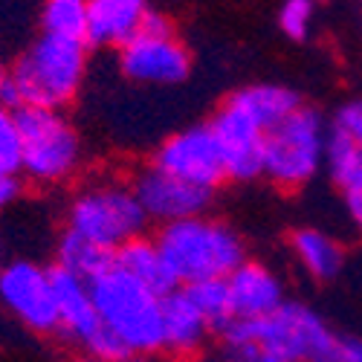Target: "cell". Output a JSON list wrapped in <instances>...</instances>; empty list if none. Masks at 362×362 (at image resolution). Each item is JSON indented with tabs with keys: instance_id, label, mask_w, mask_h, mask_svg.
Wrapping results in <instances>:
<instances>
[{
	"instance_id": "obj_1",
	"label": "cell",
	"mask_w": 362,
	"mask_h": 362,
	"mask_svg": "<svg viewBox=\"0 0 362 362\" xmlns=\"http://www.w3.org/2000/svg\"><path fill=\"white\" fill-rule=\"evenodd\" d=\"M229 362H325L334 345L330 325L301 301L221 330Z\"/></svg>"
},
{
	"instance_id": "obj_2",
	"label": "cell",
	"mask_w": 362,
	"mask_h": 362,
	"mask_svg": "<svg viewBox=\"0 0 362 362\" xmlns=\"http://www.w3.org/2000/svg\"><path fill=\"white\" fill-rule=\"evenodd\" d=\"M107 337L125 356L163 351V296L110 264L87 281Z\"/></svg>"
},
{
	"instance_id": "obj_3",
	"label": "cell",
	"mask_w": 362,
	"mask_h": 362,
	"mask_svg": "<svg viewBox=\"0 0 362 362\" xmlns=\"http://www.w3.org/2000/svg\"><path fill=\"white\" fill-rule=\"evenodd\" d=\"M154 244L165 261L174 287L221 281L247 261L240 235L206 215L160 226Z\"/></svg>"
},
{
	"instance_id": "obj_4",
	"label": "cell",
	"mask_w": 362,
	"mask_h": 362,
	"mask_svg": "<svg viewBox=\"0 0 362 362\" xmlns=\"http://www.w3.org/2000/svg\"><path fill=\"white\" fill-rule=\"evenodd\" d=\"M87 76V41L41 33L9 70V102L18 107L62 110L70 105Z\"/></svg>"
},
{
	"instance_id": "obj_5",
	"label": "cell",
	"mask_w": 362,
	"mask_h": 362,
	"mask_svg": "<svg viewBox=\"0 0 362 362\" xmlns=\"http://www.w3.org/2000/svg\"><path fill=\"white\" fill-rule=\"evenodd\" d=\"M145 223L148 218L136 200L134 183L125 180H93L70 200L67 209V232L102 247L110 255L142 238Z\"/></svg>"
},
{
	"instance_id": "obj_6",
	"label": "cell",
	"mask_w": 362,
	"mask_h": 362,
	"mask_svg": "<svg viewBox=\"0 0 362 362\" xmlns=\"http://www.w3.org/2000/svg\"><path fill=\"white\" fill-rule=\"evenodd\" d=\"M21 174L38 186H58L78 171L84 148L76 125L62 110L18 107Z\"/></svg>"
},
{
	"instance_id": "obj_7",
	"label": "cell",
	"mask_w": 362,
	"mask_h": 362,
	"mask_svg": "<svg viewBox=\"0 0 362 362\" xmlns=\"http://www.w3.org/2000/svg\"><path fill=\"white\" fill-rule=\"evenodd\" d=\"M327 128L325 119L313 107H296L273 125L264 136V168L267 177L279 189H301L325 165Z\"/></svg>"
},
{
	"instance_id": "obj_8",
	"label": "cell",
	"mask_w": 362,
	"mask_h": 362,
	"mask_svg": "<svg viewBox=\"0 0 362 362\" xmlns=\"http://www.w3.org/2000/svg\"><path fill=\"white\" fill-rule=\"evenodd\" d=\"M119 70L136 84L174 87L189 78L192 55L174 35L171 23L160 12H151L139 33L125 47H119Z\"/></svg>"
},
{
	"instance_id": "obj_9",
	"label": "cell",
	"mask_w": 362,
	"mask_h": 362,
	"mask_svg": "<svg viewBox=\"0 0 362 362\" xmlns=\"http://www.w3.org/2000/svg\"><path fill=\"white\" fill-rule=\"evenodd\" d=\"M52 290H55V313H58V330L78 345L84 354H90L99 362H116L122 359L119 348L107 337V330L96 313L90 284L67 269H52Z\"/></svg>"
},
{
	"instance_id": "obj_10",
	"label": "cell",
	"mask_w": 362,
	"mask_h": 362,
	"mask_svg": "<svg viewBox=\"0 0 362 362\" xmlns=\"http://www.w3.org/2000/svg\"><path fill=\"white\" fill-rule=\"evenodd\" d=\"M0 308L18 325L35 330V334H52V330H58L52 269L35 261L6 264L0 269Z\"/></svg>"
},
{
	"instance_id": "obj_11",
	"label": "cell",
	"mask_w": 362,
	"mask_h": 362,
	"mask_svg": "<svg viewBox=\"0 0 362 362\" xmlns=\"http://www.w3.org/2000/svg\"><path fill=\"white\" fill-rule=\"evenodd\" d=\"M154 165L177 180H186V183L209 189V192H215L221 180H226L221 148L209 125H192V128L171 134L157 148Z\"/></svg>"
},
{
	"instance_id": "obj_12",
	"label": "cell",
	"mask_w": 362,
	"mask_h": 362,
	"mask_svg": "<svg viewBox=\"0 0 362 362\" xmlns=\"http://www.w3.org/2000/svg\"><path fill=\"white\" fill-rule=\"evenodd\" d=\"M218 148H221V157L226 165V177L232 180H255L261 177L264 168V136L267 128L258 125L255 119L240 107L232 96L221 105V110L215 113V119L209 122Z\"/></svg>"
},
{
	"instance_id": "obj_13",
	"label": "cell",
	"mask_w": 362,
	"mask_h": 362,
	"mask_svg": "<svg viewBox=\"0 0 362 362\" xmlns=\"http://www.w3.org/2000/svg\"><path fill=\"white\" fill-rule=\"evenodd\" d=\"M134 192H136V200L142 206L145 218L157 221L160 226L206 215V209L212 206V197H215L209 189L177 180L160 171L157 165L139 171V177L134 180Z\"/></svg>"
},
{
	"instance_id": "obj_14",
	"label": "cell",
	"mask_w": 362,
	"mask_h": 362,
	"mask_svg": "<svg viewBox=\"0 0 362 362\" xmlns=\"http://www.w3.org/2000/svg\"><path fill=\"white\" fill-rule=\"evenodd\" d=\"M226 293H229V308L232 322L258 319L267 316L284 305V284L269 267L244 261L238 269L226 276Z\"/></svg>"
},
{
	"instance_id": "obj_15",
	"label": "cell",
	"mask_w": 362,
	"mask_h": 362,
	"mask_svg": "<svg viewBox=\"0 0 362 362\" xmlns=\"http://www.w3.org/2000/svg\"><path fill=\"white\" fill-rule=\"evenodd\" d=\"M151 12V0H87L84 41L93 47H125Z\"/></svg>"
},
{
	"instance_id": "obj_16",
	"label": "cell",
	"mask_w": 362,
	"mask_h": 362,
	"mask_svg": "<svg viewBox=\"0 0 362 362\" xmlns=\"http://www.w3.org/2000/svg\"><path fill=\"white\" fill-rule=\"evenodd\" d=\"M212 334L206 316L186 290L163 296V351L171 356H194Z\"/></svg>"
},
{
	"instance_id": "obj_17",
	"label": "cell",
	"mask_w": 362,
	"mask_h": 362,
	"mask_svg": "<svg viewBox=\"0 0 362 362\" xmlns=\"http://www.w3.org/2000/svg\"><path fill=\"white\" fill-rule=\"evenodd\" d=\"M290 250H293L296 264L305 269L313 281H334L345 267L342 244L334 235H327L325 229H313V226L296 229L290 235Z\"/></svg>"
},
{
	"instance_id": "obj_18",
	"label": "cell",
	"mask_w": 362,
	"mask_h": 362,
	"mask_svg": "<svg viewBox=\"0 0 362 362\" xmlns=\"http://www.w3.org/2000/svg\"><path fill=\"white\" fill-rule=\"evenodd\" d=\"M113 264L119 269H125L128 276H134L136 281H142L145 287L160 293V296H168L171 290H177L154 240H145V238L131 240V244H125L113 255Z\"/></svg>"
},
{
	"instance_id": "obj_19",
	"label": "cell",
	"mask_w": 362,
	"mask_h": 362,
	"mask_svg": "<svg viewBox=\"0 0 362 362\" xmlns=\"http://www.w3.org/2000/svg\"><path fill=\"white\" fill-rule=\"evenodd\" d=\"M232 99L267 131L279 125L284 116H290L301 105L298 96L284 84H250L244 90H238V93H232Z\"/></svg>"
},
{
	"instance_id": "obj_20",
	"label": "cell",
	"mask_w": 362,
	"mask_h": 362,
	"mask_svg": "<svg viewBox=\"0 0 362 362\" xmlns=\"http://www.w3.org/2000/svg\"><path fill=\"white\" fill-rule=\"evenodd\" d=\"M325 165L330 180L337 183L342 194H359L362 192V148L339 134L337 128L327 131V148H325Z\"/></svg>"
},
{
	"instance_id": "obj_21",
	"label": "cell",
	"mask_w": 362,
	"mask_h": 362,
	"mask_svg": "<svg viewBox=\"0 0 362 362\" xmlns=\"http://www.w3.org/2000/svg\"><path fill=\"white\" fill-rule=\"evenodd\" d=\"M110 264H113L110 252H105L102 247L90 244V240L64 229L62 240H58V269H67V273L90 281L93 276H99L102 269H107Z\"/></svg>"
},
{
	"instance_id": "obj_22",
	"label": "cell",
	"mask_w": 362,
	"mask_h": 362,
	"mask_svg": "<svg viewBox=\"0 0 362 362\" xmlns=\"http://www.w3.org/2000/svg\"><path fill=\"white\" fill-rule=\"evenodd\" d=\"M41 26L47 35L84 41L87 35V0H47L41 9Z\"/></svg>"
},
{
	"instance_id": "obj_23",
	"label": "cell",
	"mask_w": 362,
	"mask_h": 362,
	"mask_svg": "<svg viewBox=\"0 0 362 362\" xmlns=\"http://www.w3.org/2000/svg\"><path fill=\"white\" fill-rule=\"evenodd\" d=\"M192 301L197 305V310L206 316L209 327L212 330H223L232 325V308H229V293H226V279L221 281H203L194 287H183Z\"/></svg>"
},
{
	"instance_id": "obj_24",
	"label": "cell",
	"mask_w": 362,
	"mask_h": 362,
	"mask_svg": "<svg viewBox=\"0 0 362 362\" xmlns=\"http://www.w3.org/2000/svg\"><path fill=\"white\" fill-rule=\"evenodd\" d=\"M0 174H21V128L18 113L0 105Z\"/></svg>"
},
{
	"instance_id": "obj_25",
	"label": "cell",
	"mask_w": 362,
	"mask_h": 362,
	"mask_svg": "<svg viewBox=\"0 0 362 362\" xmlns=\"http://www.w3.org/2000/svg\"><path fill=\"white\" fill-rule=\"evenodd\" d=\"M313 18H316L313 0H284L281 9H279V26H281V33L293 41H305L310 35Z\"/></svg>"
},
{
	"instance_id": "obj_26",
	"label": "cell",
	"mask_w": 362,
	"mask_h": 362,
	"mask_svg": "<svg viewBox=\"0 0 362 362\" xmlns=\"http://www.w3.org/2000/svg\"><path fill=\"white\" fill-rule=\"evenodd\" d=\"M334 128H337L339 134H345L348 139H354V142L362 148V99L348 102V105L337 113Z\"/></svg>"
},
{
	"instance_id": "obj_27",
	"label": "cell",
	"mask_w": 362,
	"mask_h": 362,
	"mask_svg": "<svg viewBox=\"0 0 362 362\" xmlns=\"http://www.w3.org/2000/svg\"><path fill=\"white\" fill-rule=\"evenodd\" d=\"M325 362H362V337H356V334H337Z\"/></svg>"
},
{
	"instance_id": "obj_28",
	"label": "cell",
	"mask_w": 362,
	"mask_h": 362,
	"mask_svg": "<svg viewBox=\"0 0 362 362\" xmlns=\"http://www.w3.org/2000/svg\"><path fill=\"white\" fill-rule=\"evenodd\" d=\"M18 197V177H6L0 174V212Z\"/></svg>"
},
{
	"instance_id": "obj_29",
	"label": "cell",
	"mask_w": 362,
	"mask_h": 362,
	"mask_svg": "<svg viewBox=\"0 0 362 362\" xmlns=\"http://www.w3.org/2000/svg\"><path fill=\"white\" fill-rule=\"evenodd\" d=\"M345 209H348L354 226L362 232V192L359 194H345Z\"/></svg>"
},
{
	"instance_id": "obj_30",
	"label": "cell",
	"mask_w": 362,
	"mask_h": 362,
	"mask_svg": "<svg viewBox=\"0 0 362 362\" xmlns=\"http://www.w3.org/2000/svg\"><path fill=\"white\" fill-rule=\"evenodd\" d=\"M9 96V70L0 64V102H4Z\"/></svg>"
},
{
	"instance_id": "obj_31",
	"label": "cell",
	"mask_w": 362,
	"mask_h": 362,
	"mask_svg": "<svg viewBox=\"0 0 362 362\" xmlns=\"http://www.w3.org/2000/svg\"><path fill=\"white\" fill-rule=\"evenodd\" d=\"M200 362H229V359H200Z\"/></svg>"
},
{
	"instance_id": "obj_32",
	"label": "cell",
	"mask_w": 362,
	"mask_h": 362,
	"mask_svg": "<svg viewBox=\"0 0 362 362\" xmlns=\"http://www.w3.org/2000/svg\"><path fill=\"white\" fill-rule=\"evenodd\" d=\"M84 362H99V359H84Z\"/></svg>"
},
{
	"instance_id": "obj_33",
	"label": "cell",
	"mask_w": 362,
	"mask_h": 362,
	"mask_svg": "<svg viewBox=\"0 0 362 362\" xmlns=\"http://www.w3.org/2000/svg\"><path fill=\"white\" fill-rule=\"evenodd\" d=\"M0 269H4V267H0Z\"/></svg>"
}]
</instances>
